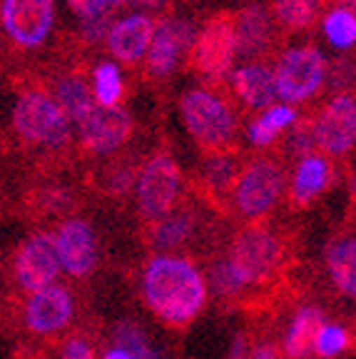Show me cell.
I'll list each match as a JSON object with an SVG mask.
<instances>
[{
	"instance_id": "2e32d148",
	"label": "cell",
	"mask_w": 356,
	"mask_h": 359,
	"mask_svg": "<svg viewBox=\"0 0 356 359\" xmlns=\"http://www.w3.org/2000/svg\"><path fill=\"white\" fill-rule=\"evenodd\" d=\"M152 18L145 13H132V15L123 18L120 22H115L107 30V45L110 53L117 60L125 62H137L139 57L145 55L152 40Z\"/></svg>"
},
{
	"instance_id": "ffe728a7",
	"label": "cell",
	"mask_w": 356,
	"mask_h": 359,
	"mask_svg": "<svg viewBox=\"0 0 356 359\" xmlns=\"http://www.w3.org/2000/svg\"><path fill=\"white\" fill-rule=\"evenodd\" d=\"M331 180V168L322 155L301 157L294 175V197L299 202H312Z\"/></svg>"
},
{
	"instance_id": "3957f363",
	"label": "cell",
	"mask_w": 356,
	"mask_h": 359,
	"mask_svg": "<svg viewBox=\"0 0 356 359\" xmlns=\"http://www.w3.org/2000/svg\"><path fill=\"white\" fill-rule=\"evenodd\" d=\"M13 125L22 140L45 147H62L70 140V120L45 93H25L15 102Z\"/></svg>"
},
{
	"instance_id": "4316f807",
	"label": "cell",
	"mask_w": 356,
	"mask_h": 359,
	"mask_svg": "<svg viewBox=\"0 0 356 359\" xmlns=\"http://www.w3.org/2000/svg\"><path fill=\"white\" fill-rule=\"evenodd\" d=\"M115 347L128 352L132 359H157V352L152 349L150 339L145 337V332L139 330L135 322H123L115 330Z\"/></svg>"
},
{
	"instance_id": "d6986e66",
	"label": "cell",
	"mask_w": 356,
	"mask_h": 359,
	"mask_svg": "<svg viewBox=\"0 0 356 359\" xmlns=\"http://www.w3.org/2000/svg\"><path fill=\"white\" fill-rule=\"evenodd\" d=\"M269 40V18L262 8H249L234 20V45L237 53H259Z\"/></svg>"
},
{
	"instance_id": "30bf717a",
	"label": "cell",
	"mask_w": 356,
	"mask_h": 359,
	"mask_svg": "<svg viewBox=\"0 0 356 359\" xmlns=\"http://www.w3.org/2000/svg\"><path fill=\"white\" fill-rule=\"evenodd\" d=\"M78 130L83 142L93 152H112L130 137L132 120L120 105H100L95 102L83 118L78 120Z\"/></svg>"
},
{
	"instance_id": "7c38bea8",
	"label": "cell",
	"mask_w": 356,
	"mask_h": 359,
	"mask_svg": "<svg viewBox=\"0 0 356 359\" xmlns=\"http://www.w3.org/2000/svg\"><path fill=\"white\" fill-rule=\"evenodd\" d=\"M314 142L331 155H344L356 140V105L351 95H339L324 107L322 118L312 128Z\"/></svg>"
},
{
	"instance_id": "d6a6232c",
	"label": "cell",
	"mask_w": 356,
	"mask_h": 359,
	"mask_svg": "<svg viewBox=\"0 0 356 359\" xmlns=\"http://www.w3.org/2000/svg\"><path fill=\"white\" fill-rule=\"evenodd\" d=\"M210 180L217 187H227L229 180H232V160H229V157H219L217 163H212Z\"/></svg>"
},
{
	"instance_id": "52a82bcc",
	"label": "cell",
	"mask_w": 356,
	"mask_h": 359,
	"mask_svg": "<svg viewBox=\"0 0 356 359\" xmlns=\"http://www.w3.org/2000/svg\"><path fill=\"white\" fill-rule=\"evenodd\" d=\"M284 187V172L272 160H256L237 180L234 202L245 217H262L277 205Z\"/></svg>"
},
{
	"instance_id": "83f0119b",
	"label": "cell",
	"mask_w": 356,
	"mask_h": 359,
	"mask_svg": "<svg viewBox=\"0 0 356 359\" xmlns=\"http://www.w3.org/2000/svg\"><path fill=\"white\" fill-rule=\"evenodd\" d=\"M95 100L100 105H117V100L123 97V75L115 62H102L95 70Z\"/></svg>"
},
{
	"instance_id": "9a60e30c",
	"label": "cell",
	"mask_w": 356,
	"mask_h": 359,
	"mask_svg": "<svg viewBox=\"0 0 356 359\" xmlns=\"http://www.w3.org/2000/svg\"><path fill=\"white\" fill-rule=\"evenodd\" d=\"M25 317H28V327L38 334L57 332L73 317V297L65 287L48 285L33 292V297L28 299Z\"/></svg>"
},
{
	"instance_id": "603a6c76",
	"label": "cell",
	"mask_w": 356,
	"mask_h": 359,
	"mask_svg": "<svg viewBox=\"0 0 356 359\" xmlns=\"http://www.w3.org/2000/svg\"><path fill=\"white\" fill-rule=\"evenodd\" d=\"M296 112L289 105H269L267 110L249 125L247 135L254 145H269L282 130H287L289 125H294Z\"/></svg>"
},
{
	"instance_id": "f1b7e54d",
	"label": "cell",
	"mask_w": 356,
	"mask_h": 359,
	"mask_svg": "<svg viewBox=\"0 0 356 359\" xmlns=\"http://www.w3.org/2000/svg\"><path fill=\"white\" fill-rule=\"evenodd\" d=\"M346 344H349V334L344 332V327L339 325H327L324 322L322 330L317 332V337H314V344L312 349L319 354V357H336V354H341L346 349Z\"/></svg>"
},
{
	"instance_id": "7a4b0ae2",
	"label": "cell",
	"mask_w": 356,
	"mask_h": 359,
	"mask_svg": "<svg viewBox=\"0 0 356 359\" xmlns=\"http://www.w3.org/2000/svg\"><path fill=\"white\" fill-rule=\"evenodd\" d=\"M182 120L187 125L189 135L210 150H222L234 140V118L224 100H219L210 90H189L179 102Z\"/></svg>"
},
{
	"instance_id": "836d02e7",
	"label": "cell",
	"mask_w": 356,
	"mask_h": 359,
	"mask_svg": "<svg viewBox=\"0 0 356 359\" xmlns=\"http://www.w3.org/2000/svg\"><path fill=\"white\" fill-rule=\"evenodd\" d=\"M83 30L88 40H100L107 35V18H93V20H83Z\"/></svg>"
},
{
	"instance_id": "4fadbf2b",
	"label": "cell",
	"mask_w": 356,
	"mask_h": 359,
	"mask_svg": "<svg viewBox=\"0 0 356 359\" xmlns=\"http://www.w3.org/2000/svg\"><path fill=\"white\" fill-rule=\"evenodd\" d=\"M53 240H55L60 267H65V272H70L73 277H85L93 272L95 262H97V240L88 222L70 219L57 230Z\"/></svg>"
},
{
	"instance_id": "5bb4252c",
	"label": "cell",
	"mask_w": 356,
	"mask_h": 359,
	"mask_svg": "<svg viewBox=\"0 0 356 359\" xmlns=\"http://www.w3.org/2000/svg\"><path fill=\"white\" fill-rule=\"evenodd\" d=\"M195 40V30L187 20L179 18H170L162 20L155 30H152L150 48H147V65L155 75H170L177 67L182 53L192 48Z\"/></svg>"
},
{
	"instance_id": "6da1fadb",
	"label": "cell",
	"mask_w": 356,
	"mask_h": 359,
	"mask_svg": "<svg viewBox=\"0 0 356 359\" xmlns=\"http://www.w3.org/2000/svg\"><path fill=\"white\" fill-rule=\"evenodd\" d=\"M142 292L152 312L174 327L189 325L202 312L207 299L200 269L177 255H157L147 264Z\"/></svg>"
},
{
	"instance_id": "ba28073f",
	"label": "cell",
	"mask_w": 356,
	"mask_h": 359,
	"mask_svg": "<svg viewBox=\"0 0 356 359\" xmlns=\"http://www.w3.org/2000/svg\"><path fill=\"white\" fill-rule=\"evenodd\" d=\"M0 20L6 33L22 48H38L48 40L55 20V0H3Z\"/></svg>"
},
{
	"instance_id": "d590c367",
	"label": "cell",
	"mask_w": 356,
	"mask_h": 359,
	"mask_svg": "<svg viewBox=\"0 0 356 359\" xmlns=\"http://www.w3.org/2000/svg\"><path fill=\"white\" fill-rule=\"evenodd\" d=\"M249 359H277V349L274 344H256L249 352Z\"/></svg>"
},
{
	"instance_id": "1f68e13d",
	"label": "cell",
	"mask_w": 356,
	"mask_h": 359,
	"mask_svg": "<svg viewBox=\"0 0 356 359\" xmlns=\"http://www.w3.org/2000/svg\"><path fill=\"white\" fill-rule=\"evenodd\" d=\"M62 359H95L93 357V347L85 337H73L70 342L62 349Z\"/></svg>"
},
{
	"instance_id": "7402d4cb",
	"label": "cell",
	"mask_w": 356,
	"mask_h": 359,
	"mask_svg": "<svg viewBox=\"0 0 356 359\" xmlns=\"http://www.w3.org/2000/svg\"><path fill=\"white\" fill-rule=\"evenodd\" d=\"M55 102L60 105V110L65 112V118L70 120V123H78L97 100H95L93 90H90V85L85 83L83 78L67 75V78H62L60 83H57Z\"/></svg>"
},
{
	"instance_id": "5b68a950",
	"label": "cell",
	"mask_w": 356,
	"mask_h": 359,
	"mask_svg": "<svg viewBox=\"0 0 356 359\" xmlns=\"http://www.w3.org/2000/svg\"><path fill=\"white\" fill-rule=\"evenodd\" d=\"M327 62L317 48H292L277 62L274 85L277 97L287 102H301L312 97L324 83Z\"/></svg>"
},
{
	"instance_id": "8992f818",
	"label": "cell",
	"mask_w": 356,
	"mask_h": 359,
	"mask_svg": "<svg viewBox=\"0 0 356 359\" xmlns=\"http://www.w3.org/2000/svg\"><path fill=\"white\" fill-rule=\"evenodd\" d=\"M182 187V172L170 155H155L137 180V205L147 219H160L172 212Z\"/></svg>"
},
{
	"instance_id": "cb8c5ba5",
	"label": "cell",
	"mask_w": 356,
	"mask_h": 359,
	"mask_svg": "<svg viewBox=\"0 0 356 359\" xmlns=\"http://www.w3.org/2000/svg\"><path fill=\"white\" fill-rule=\"evenodd\" d=\"M195 219L189 212H167L157 219L155 230H152V245L157 250H172V247L182 245L189 235H192Z\"/></svg>"
},
{
	"instance_id": "4dcf8cb0",
	"label": "cell",
	"mask_w": 356,
	"mask_h": 359,
	"mask_svg": "<svg viewBox=\"0 0 356 359\" xmlns=\"http://www.w3.org/2000/svg\"><path fill=\"white\" fill-rule=\"evenodd\" d=\"M210 280H212V285H214V290H217L219 294H234L237 290H242V285L237 282V277L232 275V269H229L227 262L214 264Z\"/></svg>"
},
{
	"instance_id": "8fae6325",
	"label": "cell",
	"mask_w": 356,
	"mask_h": 359,
	"mask_svg": "<svg viewBox=\"0 0 356 359\" xmlns=\"http://www.w3.org/2000/svg\"><path fill=\"white\" fill-rule=\"evenodd\" d=\"M60 272V259L55 252V240L50 235H33L15 257L18 285L28 292H38L53 285Z\"/></svg>"
},
{
	"instance_id": "484cf974",
	"label": "cell",
	"mask_w": 356,
	"mask_h": 359,
	"mask_svg": "<svg viewBox=\"0 0 356 359\" xmlns=\"http://www.w3.org/2000/svg\"><path fill=\"white\" fill-rule=\"evenodd\" d=\"M317 11L319 0H277L274 3L277 20L289 30H301L306 25H312Z\"/></svg>"
},
{
	"instance_id": "f546056e",
	"label": "cell",
	"mask_w": 356,
	"mask_h": 359,
	"mask_svg": "<svg viewBox=\"0 0 356 359\" xmlns=\"http://www.w3.org/2000/svg\"><path fill=\"white\" fill-rule=\"evenodd\" d=\"M67 6L80 20H93V18H107L110 15V6L107 0H67Z\"/></svg>"
},
{
	"instance_id": "74e56055",
	"label": "cell",
	"mask_w": 356,
	"mask_h": 359,
	"mask_svg": "<svg viewBox=\"0 0 356 359\" xmlns=\"http://www.w3.org/2000/svg\"><path fill=\"white\" fill-rule=\"evenodd\" d=\"M128 3H135V6H142V8H152V6H160L162 0H128Z\"/></svg>"
},
{
	"instance_id": "9c48e42d",
	"label": "cell",
	"mask_w": 356,
	"mask_h": 359,
	"mask_svg": "<svg viewBox=\"0 0 356 359\" xmlns=\"http://www.w3.org/2000/svg\"><path fill=\"white\" fill-rule=\"evenodd\" d=\"M237 55L234 45V20L229 18H214L207 22L200 38L192 40V62L202 75L212 80L224 78Z\"/></svg>"
},
{
	"instance_id": "8d00e7d4",
	"label": "cell",
	"mask_w": 356,
	"mask_h": 359,
	"mask_svg": "<svg viewBox=\"0 0 356 359\" xmlns=\"http://www.w3.org/2000/svg\"><path fill=\"white\" fill-rule=\"evenodd\" d=\"M102 359H132V357H130L128 352H123V349L112 347L110 352H107V354H105V357H102Z\"/></svg>"
},
{
	"instance_id": "277c9868",
	"label": "cell",
	"mask_w": 356,
	"mask_h": 359,
	"mask_svg": "<svg viewBox=\"0 0 356 359\" xmlns=\"http://www.w3.org/2000/svg\"><path fill=\"white\" fill-rule=\"evenodd\" d=\"M282 259V245L264 227H247L234 237L229 252V269L242 287L264 282Z\"/></svg>"
},
{
	"instance_id": "44dd1931",
	"label": "cell",
	"mask_w": 356,
	"mask_h": 359,
	"mask_svg": "<svg viewBox=\"0 0 356 359\" xmlns=\"http://www.w3.org/2000/svg\"><path fill=\"white\" fill-rule=\"evenodd\" d=\"M329 272L334 277L341 294L354 297L356 294V245L351 237L339 240L329 247Z\"/></svg>"
},
{
	"instance_id": "e0dca14e",
	"label": "cell",
	"mask_w": 356,
	"mask_h": 359,
	"mask_svg": "<svg viewBox=\"0 0 356 359\" xmlns=\"http://www.w3.org/2000/svg\"><path fill=\"white\" fill-rule=\"evenodd\" d=\"M234 90L237 95L252 107H269L277 100L274 73L267 65H245L234 73Z\"/></svg>"
},
{
	"instance_id": "d4e9b609",
	"label": "cell",
	"mask_w": 356,
	"mask_h": 359,
	"mask_svg": "<svg viewBox=\"0 0 356 359\" xmlns=\"http://www.w3.org/2000/svg\"><path fill=\"white\" fill-rule=\"evenodd\" d=\"M324 35L339 50L351 48L356 40V18L351 8H336V11L329 13L324 18Z\"/></svg>"
},
{
	"instance_id": "ac0fdd59",
	"label": "cell",
	"mask_w": 356,
	"mask_h": 359,
	"mask_svg": "<svg viewBox=\"0 0 356 359\" xmlns=\"http://www.w3.org/2000/svg\"><path fill=\"white\" fill-rule=\"evenodd\" d=\"M324 314L317 307H301L296 312V317L292 320L287 337H284V352L289 354L292 359H301L312 352L314 337L322 330Z\"/></svg>"
},
{
	"instance_id": "f35d334b",
	"label": "cell",
	"mask_w": 356,
	"mask_h": 359,
	"mask_svg": "<svg viewBox=\"0 0 356 359\" xmlns=\"http://www.w3.org/2000/svg\"><path fill=\"white\" fill-rule=\"evenodd\" d=\"M123 3H128V0H107V6H110V11H115L117 6H123Z\"/></svg>"
},
{
	"instance_id": "e575fe53",
	"label": "cell",
	"mask_w": 356,
	"mask_h": 359,
	"mask_svg": "<svg viewBox=\"0 0 356 359\" xmlns=\"http://www.w3.org/2000/svg\"><path fill=\"white\" fill-rule=\"evenodd\" d=\"M227 359H249V349H247L245 334H237V337L232 339V347H229Z\"/></svg>"
}]
</instances>
